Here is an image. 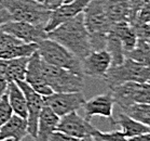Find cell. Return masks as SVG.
I'll return each instance as SVG.
<instances>
[{
    "mask_svg": "<svg viewBox=\"0 0 150 141\" xmlns=\"http://www.w3.org/2000/svg\"><path fill=\"white\" fill-rule=\"evenodd\" d=\"M37 52L40 55L41 60L45 63L84 76L82 73L81 61L64 46L50 38H45L38 42Z\"/></svg>",
    "mask_w": 150,
    "mask_h": 141,
    "instance_id": "4",
    "label": "cell"
},
{
    "mask_svg": "<svg viewBox=\"0 0 150 141\" xmlns=\"http://www.w3.org/2000/svg\"><path fill=\"white\" fill-rule=\"evenodd\" d=\"M37 51V44H18L9 48L0 50V59H15L22 57H30Z\"/></svg>",
    "mask_w": 150,
    "mask_h": 141,
    "instance_id": "24",
    "label": "cell"
},
{
    "mask_svg": "<svg viewBox=\"0 0 150 141\" xmlns=\"http://www.w3.org/2000/svg\"><path fill=\"white\" fill-rule=\"evenodd\" d=\"M115 104L124 110L134 103H150V84L127 82L110 88Z\"/></svg>",
    "mask_w": 150,
    "mask_h": 141,
    "instance_id": "7",
    "label": "cell"
},
{
    "mask_svg": "<svg viewBox=\"0 0 150 141\" xmlns=\"http://www.w3.org/2000/svg\"><path fill=\"white\" fill-rule=\"evenodd\" d=\"M35 1H38V2H40V4H43V2H45V0H35Z\"/></svg>",
    "mask_w": 150,
    "mask_h": 141,
    "instance_id": "38",
    "label": "cell"
},
{
    "mask_svg": "<svg viewBox=\"0 0 150 141\" xmlns=\"http://www.w3.org/2000/svg\"><path fill=\"white\" fill-rule=\"evenodd\" d=\"M69 1H71V0H65V2H69Z\"/></svg>",
    "mask_w": 150,
    "mask_h": 141,
    "instance_id": "39",
    "label": "cell"
},
{
    "mask_svg": "<svg viewBox=\"0 0 150 141\" xmlns=\"http://www.w3.org/2000/svg\"><path fill=\"white\" fill-rule=\"evenodd\" d=\"M96 134L98 135L99 137L105 139L107 141H127V138L125 137V135L123 134L121 130H113V131H108V132H104L97 129Z\"/></svg>",
    "mask_w": 150,
    "mask_h": 141,
    "instance_id": "29",
    "label": "cell"
},
{
    "mask_svg": "<svg viewBox=\"0 0 150 141\" xmlns=\"http://www.w3.org/2000/svg\"><path fill=\"white\" fill-rule=\"evenodd\" d=\"M149 84H150V82H149Z\"/></svg>",
    "mask_w": 150,
    "mask_h": 141,
    "instance_id": "41",
    "label": "cell"
},
{
    "mask_svg": "<svg viewBox=\"0 0 150 141\" xmlns=\"http://www.w3.org/2000/svg\"><path fill=\"white\" fill-rule=\"evenodd\" d=\"M113 105L115 100L112 98V94L110 91L106 93H102L96 97H93L90 100H85L83 104V110L86 120H91V118L94 116H102L106 117L113 123Z\"/></svg>",
    "mask_w": 150,
    "mask_h": 141,
    "instance_id": "13",
    "label": "cell"
},
{
    "mask_svg": "<svg viewBox=\"0 0 150 141\" xmlns=\"http://www.w3.org/2000/svg\"><path fill=\"white\" fill-rule=\"evenodd\" d=\"M125 58L132 59L133 61L137 63H140L143 65L150 66V46L149 44L138 38L136 42V46L131 51L126 52Z\"/></svg>",
    "mask_w": 150,
    "mask_h": 141,
    "instance_id": "23",
    "label": "cell"
},
{
    "mask_svg": "<svg viewBox=\"0 0 150 141\" xmlns=\"http://www.w3.org/2000/svg\"><path fill=\"white\" fill-rule=\"evenodd\" d=\"M9 21H12L10 13L8 12V10L2 6V4H0V26Z\"/></svg>",
    "mask_w": 150,
    "mask_h": 141,
    "instance_id": "31",
    "label": "cell"
},
{
    "mask_svg": "<svg viewBox=\"0 0 150 141\" xmlns=\"http://www.w3.org/2000/svg\"><path fill=\"white\" fill-rule=\"evenodd\" d=\"M8 101L10 104L13 114H16L21 117L27 118V105H26V98L21 89L20 86L17 85L15 80L9 82L7 90Z\"/></svg>",
    "mask_w": 150,
    "mask_h": 141,
    "instance_id": "20",
    "label": "cell"
},
{
    "mask_svg": "<svg viewBox=\"0 0 150 141\" xmlns=\"http://www.w3.org/2000/svg\"><path fill=\"white\" fill-rule=\"evenodd\" d=\"M79 141H93V138L92 137H86V138H82L80 139Z\"/></svg>",
    "mask_w": 150,
    "mask_h": 141,
    "instance_id": "36",
    "label": "cell"
},
{
    "mask_svg": "<svg viewBox=\"0 0 150 141\" xmlns=\"http://www.w3.org/2000/svg\"><path fill=\"white\" fill-rule=\"evenodd\" d=\"M8 85H9V82L4 78V76L0 75V100L2 99V97L7 93Z\"/></svg>",
    "mask_w": 150,
    "mask_h": 141,
    "instance_id": "34",
    "label": "cell"
},
{
    "mask_svg": "<svg viewBox=\"0 0 150 141\" xmlns=\"http://www.w3.org/2000/svg\"><path fill=\"white\" fill-rule=\"evenodd\" d=\"M80 139H77L75 137H71L69 135L59 130H54L49 137L48 141H79Z\"/></svg>",
    "mask_w": 150,
    "mask_h": 141,
    "instance_id": "30",
    "label": "cell"
},
{
    "mask_svg": "<svg viewBox=\"0 0 150 141\" xmlns=\"http://www.w3.org/2000/svg\"><path fill=\"white\" fill-rule=\"evenodd\" d=\"M41 62H42V60H41L39 53L35 51L29 57L24 80L35 91H37L42 97H45L51 94L53 91L45 83V76L42 73V67H41Z\"/></svg>",
    "mask_w": 150,
    "mask_h": 141,
    "instance_id": "14",
    "label": "cell"
},
{
    "mask_svg": "<svg viewBox=\"0 0 150 141\" xmlns=\"http://www.w3.org/2000/svg\"><path fill=\"white\" fill-rule=\"evenodd\" d=\"M58 120H59V116H57L50 107L45 105L38 120L36 141H48L52 132L56 130Z\"/></svg>",
    "mask_w": 150,
    "mask_h": 141,
    "instance_id": "18",
    "label": "cell"
},
{
    "mask_svg": "<svg viewBox=\"0 0 150 141\" xmlns=\"http://www.w3.org/2000/svg\"><path fill=\"white\" fill-rule=\"evenodd\" d=\"M27 135V118L16 114H12L0 129V139L11 138L15 141H22Z\"/></svg>",
    "mask_w": 150,
    "mask_h": 141,
    "instance_id": "17",
    "label": "cell"
},
{
    "mask_svg": "<svg viewBox=\"0 0 150 141\" xmlns=\"http://www.w3.org/2000/svg\"><path fill=\"white\" fill-rule=\"evenodd\" d=\"M18 44H23V42L0 28V50H4V49L9 48L11 46H15Z\"/></svg>",
    "mask_w": 150,
    "mask_h": 141,
    "instance_id": "28",
    "label": "cell"
},
{
    "mask_svg": "<svg viewBox=\"0 0 150 141\" xmlns=\"http://www.w3.org/2000/svg\"><path fill=\"white\" fill-rule=\"evenodd\" d=\"M91 0H71L69 2H65L55 10L51 11V15L48 23L45 25V31H51L58 25L63 24L64 22L68 21L79 13L83 12L85 7L89 4Z\"/></svg>",
    "mask_w": 150,
    "mask_h": 141,
    "instance_id": "15",
    "label": "cell"
},
{
    "mask_svg": "<svg viewBox=\"0 0 150 141\" xmlns=\"http://www.w3.org/2000/svg\"><path fill=\"white\" fill-rule=\"evenodd\" d=\"M45 83L53 92H78L83 91L84 76L78 75L68 69L41 62Z\"/></svg>",
    "mask_w": 150,
    "mask_h": 141,
    "instance_id": "5",
    "label": "cell"
},
{
    "mask_svg": "<svg viewBox=\"0 0 150 141\" xmlns=\"http://www.w3.org/2000/svg\"><path fill=\"white\" fill-rule=\"evenodd\" d=\"M105 50H107L111 57V60H112L111 65H118L120 63H122L123 60L125 59L122 44L119 40V38L115 34H112L111 31H109L107 35Z\"/></svg>",
    "mask_w": 150,
    "mask_h": 141,
    "instance_id": "25",
    "label": "cell"
},
{
    "mask_svg": "<svg viewBox=\"0 0 150 141\" xmlns=\"http://www.w3.org/2000/svg\"><path fill=\"white\" fill-rule=\"evenodd\" d=\"M127 141H150V131L127 138Z\"/></svg>",
    "mask_w": 150,
    "mask_h": 141,
    "instance_id": "33",
    "label": "cell"
},
{
    "mask_svg": "<svg viewBox=\"0 0 150 141\" xmlns=\"http://www.w3.org/2000/svg\"><path fill=\"white\" fill-rule=\"evenodd\" d=\"M104 80L108 85L109 89L127 82L149 83L150 66L143 65L133 61L132 59L125 58L122 63L110 66Z\"/></svg>",
    "mask_w": 150,
    "mask_h": 141,
    "instance_id": "6",
    "label": "cell"
},
{
    "mask_svg": "<svg viewBox=\"0 0 150 141\" xmlns=\"http://www.w3.org/2000/svg\"><path fill=\"white\" fill-rule=\"evenodd\" d=\"M83 19L92 50L105 49L107 35L112 26L106 11V0H91L83 10Z\"/></svg>",
    "mask_w": 150,
    "mask_h": 141,
    "instance_id": "2",
    "label": "cell"
},
{
    "mask_svg": "<svg viewBox=\"0 0 150 141\" xmlns=\"http://www.w3.org/2000/svg\"><path fill=\"white\" fill-rule=\"evenodd\" d=\"M56 130L63 131L77 139H82L92 137L96 132L97 128L94 127L89 120L82 117L77 113V111H75L59 117Z\"/></svg>",
    "mask_w": 150,
    "mask_h": 141,
    "instance_id": "9",
    "label": "cell"
},
{
    "mask_svg": "<svg viewBox=\"0 0 150 141\" xmlns=\"http://www.w3.org/2000/svg\"><path fill=\"white\" fill-rule=\"evenodd\" d=\"M111 64L112 60L107 50H92L81 61L82 73L93 78L105 79Z\"/></svg>",
    "mask_w": 150,
    "mask_h": 141,
    "instance_id": "12",
    "label": "cell"
},
{
    "mask_svg": "<svg viewBox=\"0 0 150 141\" xmlns=\"http://www.w3.org/2000/svg\"><path fill=\"white\" fill-rule=\"evenodd\" d=\"M29 57L15 59H0V75L8 82L24 80Z\"/></svg>",
    "mask_w": 150,
    "mask_h": 141,
    "instance_id": "16",
    "label": "cell"
},
{
    "mask_svg": "<svg viewBox=\"0 0 150 141\" xmlns=\"http://www.w3.org/2000/svg\"><path fill=\"white\" fill-rule=\"evenodd\" d=\"M110 31L119 38V40L122 44L123 50H124V55L126 52L131 51L136 46L138 37H137L133 25L130 24L127 21L118 22V23L112 24Z\"/></svg>",
    "mask_w": 150,
    "mask_h": 141,
    "instance_id": "19",
    "label": "cell"
},
{
    "mask_svg": "<svg viewBox=\"0 0 150 141\" xmlns=\"http://www.w3.org/2000/svg\"><path fill=\"white\" fill-rule=\"evenodd\" d=\"M148 27H149V29H150V22H149V24H148Z\"/></svg>",
    "mask_w": 150,
    "mask_h": 141,
    "instance_id": "40",
    "label": "cell"
},
{
    "mask_svg": "<svg viewBox=\"0 0 150 141\" xmlns=\"http://www.w3.org/2000/svg\"><path fill=\"white\" fill-rule=\"evenodd\" d=\"M96 131H97V130H96ZM92 138H93V141H107V140H105V139H103V138L99 137V136L97 134H96V132L94 135H93Z\"/></svg>",
    "mask_w": 150,
    "mask_h": 141,
    "instance_id": "35",
    "label": "cell"
},
{
    "mask_svg": "<svg viewBox=\"0 0 150 141\" xmlns=\"http://www.w3.org/2000/svg\"><path fill=\"white\" fill-rule=\"evenodd\" d=\"M0 28L24 44H38L48 38V33L45 31V27L27 22L9 21L1 25Z\"/></svg>",
    "mask_w": 150,
    "mask_h": 141,
    "instance_id": "11",
    "label": "cell"
},
{
    "mask_svg": "<svg viewBox=\"0 0 150 141\" xmlns=\"http://www.w3.org/2000/svg\"><path fill=\"white\" fill-rule=\"evenodd\" d=\"M122 112L150 128V103H134Z\"/></svg>",
    "mask_w": 150,
    "mask_h": 141,
    "instance_id": "26",
    "label": "cell"
},
{
    "mask_svg": "<svg viewBox=\"0 0 150 141\" xmlns=\"http://www.w3.org/2000/svg\"><path fill=\"white\" fill-rule=\"evenodd\" d=\"M63 4H65V0H45V2H43L45 7L51 11L55 10L56 8H58Z\"/></svg>",
    "mask_w": 150,
    "mask_h": 141,
    "instance_id": "32",
    "label": "cell"
},
{
    "mask_svg": "<svg viewBox=\"0 0 150 141\" xmlns=\"http://www.w3.org/2000/svg\"><path fill=\"white\" fill-rule=\"evenodd\" d=\"M112 125L120 126L121 127V131L125 135L126 138H130L133 137V136H136V135L145 134V132L150 131L149 127H147L146 125L137 122L136 120L132 118V117L129 116L127 114H125L122 111L118 114L117 118L113 120Z\"/></svg>",
    "mask_w": 150,
    "mask_h": 141,
    "instance_id": "21",
    "label": "cell"
},
{
    "mask_svg": "<svg viewBox=\"0 0 150 141\" xmlns=\"http://www.w3.org/2000/svg\"><path fill=\"white\" fill-rule=\"evenodd\" d=\"M0 4L10 13L12 21L45 27L51 15V10L35 0H0Z\"/></svg>",
    "mask_w": 150,
    "mask_h": 141,
    "instance_id": "3",
    "label": "cell"
},
{
    "mask_svg": "<svg viewBox=\"0 0 150 141\" xmlns=\"http://www.w3.org/2000/svg\"><path fill=\"white\" fill-rule=\"evenodd\" d=\"M48 38L61 44L82 61L92 51L89 31L85 27L83 12L48 31Z\"/></svg>",
    "mask_w": 150,
    "mask_h": 141,
    "instance_id": "1",
    "label": "cell"
},
{
    "mask_svg": "<svg viewBox=\"0 0 150 141\" xmlns=\"http://www.w3.org/2000/svg\"><path fill=\"white\" fill-rule=\"evenodd\" d=\"M0 141H15V140L11 139V138H7V139H0Z\"/></svg>",
    "mask_w": 150,
    "mask_h": 141,
    "instance_id": "37",
    "label": "cell"
},
{
    "mask_svg": "<svg viewBox=\"0 0 150 141\" xmlns=\"http://www.w3.org/2000/svg\"><path fill=\"white\" fill-rule=\"evenodd\" d=\"M85 97L82 91L78 92H52L43 97V103L50 107L57 116H64L66 114L78 111L83 107Z\"/></svg>",
    "mask_w": 150,
    "mask_h": 141,
    "instance_id": "8",
    "label": "cell"
},
{
    "mask_svg": "<svg viewBox=\"0 0 150 141\" xmlns=\"http://www.w3.org/2000/svg\"><path fill=\"white\" fill-rule=\"evenodd\" d=\"M12 114H13V112H12V109L9 104L7 93H6L2 97V99L0 100V129L2 127V125L10 118Z\"/></svg>",
    "mask_w": 150,
    "mask_h": 141,
    "instance_id": "27",
    "label": "cell"
},
{
    "mask_svg": "<svg viewBox=\"0 0 150 141\" xmlns=\"http://www.w3.org/2000/svg\"><path fill=\"white\" fill-rule=\"evenodd\" d=\"M26 98V105H27V130L28 135L36 139L38 128V120L45 103L43 97L35 91L25 80H15Z\"/></svg>",
    "mask_w": 150,
    "mask_h": 141,
    "instance_id": "10",
    "label": "cell"
},
{
    "mask_svg": "<svg viewBox=\"0 0 150 141\" xmlns=\"http://www.w3.org/2000/svg\"><path fill=\"white\" fill-rule=\"evenodd\" d=\"M106 11L111 24L127 21L130 15V0H106Z\"/></svg>",
    "mask_w": 150,
    "mask_h": 141,
    "instance_id": "22",
    "label": "cell"
}]
</instances>
